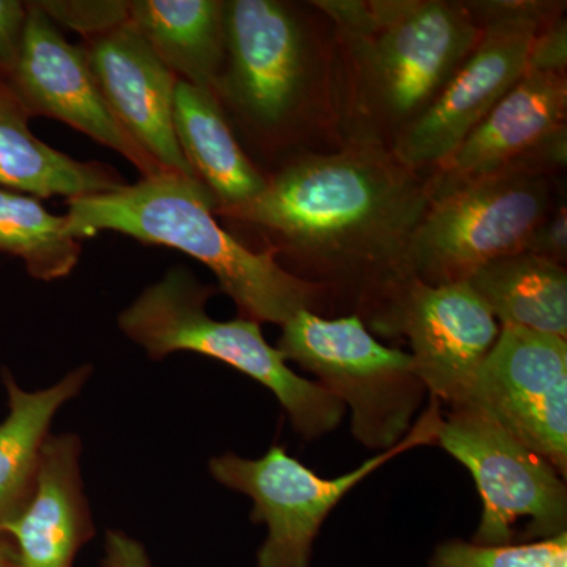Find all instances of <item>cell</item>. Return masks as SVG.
Returning a JSON list of instances; mask_svg holds the SVG:
<instances>
[{"label": "cell", "instance_id": "9", "mask_svg": "<svg viewBox=\"0 0 567 567\" xmlns=\"http://www.w3.org/2000/svg\"><path fill=\"white\" fill-rule=\"evenodd\" d=\"M442 420L439 401L434 399L398 445L334 480L317 475L289 456L282 446H271L260 458L226 453L213 457L208 468L224 487L248 495L254 503L252 522L267 525V539L257 554V566L309 567L316 537L333 507L391 458L412 447L435 443Z\"/></svg>", "mask_w": 567, "mask_h": 567}, {"label": "cell", "instance_id": "15", "mask_svg": "<svg viewBox=\"0 0 567 567\" xmlns=\"http://www.w3.org/2000/svg\"><path fill=\"white\" fill-rule=\"evenodd\" d=\"M82 50L107 106L128 136L164 173L197 181L175 137L178 78L132 22L84 39Z\"/></svg>", "mask_w": 567, "mask_h": 567}, {"label": "cell", "instance_id": "22", "mask_svg": "<svg viewBox=\"0 0 567 567\" xmlns=\"http://www.w3.org/2000/svg\"><path fill=\"white\" fill-rule=\"evenodd\" d=\"M0 252L21 259L32 278L55 281L74 270L82 248L65 216L52 215L29 194L0 188Z\"/></svg>", "mask_w": 567, "mask_h": 567}, {"label": "cell", "instance_id": "6", "mask_svg": "<svg viewBox=\"0 0 567 567\" xmlns=\"http://www.w3.org/2000/svg\"><path fill=\"white\" fill-rule=\"evenodd\" d=\"M555 203L547 175L450 178L435 169L434 192L410 246V275L431 286L468 281L487 264L525 252Z\"/></svg>", "mask_w": 567, "mask_h": 567}, {"label": "cell", "instance_id": "12", "mask_svg": "<svg viewBox=\"0 0 567 567\" xmlns=\"http://www.w3.org/2000/svg\"><path fill=\"white\" fill-rule=\"evenodd\" d=\"M462 405L494 417L566 475V339L505 324Z\"/></svg>", "mask_w": 567, "mask_h": 567}, {"label": "cell", "instance_id": "2", "mask_svg": "<svg viewBox=\"0 0 567 567\" xmlns=\"http://www.w3.org/2000/svg\"><path fill=\"white\" fill-rule=\"evenodd\" d=\"M333 33L342 144L391 148L475 50L466 0H315Z\"/></svg>", "mask_w": 567, "mask_h": 567}, {"label": "cell", "instance_id": "26", "mask_svg": "<svg viewBox=\"0 0 567 567\" xmlns=\"http://www.w3.org/2000/svg\"><path fill=\"white\" fill-rule=\"evenodd\" d=\"M525 252L563 265L567 260V205L565 197L557 199L554 208L529 238Z\"/></svg>", "mask_w": 567, "mask_h": 567}, {"label": "cell", "instance_id": "19", "mask_svg": "<svg viewBox=\"0 0 567 567\" xmlns=\"http://www.w3.org/2000/svg\"><path fill=\"white\" fill-rule=\"evenodd\" d=\"M128 21L178 80L215 93L226 63L223 0H136Z\"/></svg>", "mask_w": 567, "mask_h": 567}, {"label": "cell", "instance_id": "16", "mask_svg": "<svg viewBox=\"0 0 567 567\" xmlns=\"http://www.w3.org/2000/svg\"><path fill=\"white\" fill-rule=\"evenodd\" d=\"M81 439L50 435L41 447L35 491L24 511L2 528L17 543L21 567H73L95 536L81 475Z\"/></svg>", "mask_w": 567, "mask_h": 567}, {"label": "cell", "instance_id": "30", "mask_svg": "<svg viewBox=\"0 0 567 567\" xmlns=\"http://www.w3.org/2000/svg\"><path fill=\"white\" fill-rule=\"evenodd\" d=\"M547 567H567V548H565V550L558 551V554L555 555V558L551 559L550 565Z\"/></svg>", "mask_w": 567, "mask_h": 567}, {"label": "cell", "instance_id": "3", "mask_svg": "<svg viewBox=\"0 0 567 567\" xmlns=\"http://www.w3.org/2000/svg\"><path fill=\"white\" fill-rule=\"evenodd\" d=\"M226 63L215 95L230 125L271 158L341 147L333 33L311 6L227 0Z\"/></svg>", "mask_w": 567, "mask_h": 567}, {"label": "cell", "instance_id": "13", "mask_svg": "<svg viewBox=\"0 0 567 567\" xmlns=\"http://www.w3.org/2000/svg\"><path fill=\"white\" fill-rule=\"evenodd\" d=\"M20 62L7 82L31 117L66 123L111 151L121 153L142 177L164 171L122 128L104 100L82 47H74L44 13L28 2Z\"/></svg>", "mask_w": 567, "mask_h": 567}, {"label": "cell", "instance_id": "25", "mask_svg": "<svg viewBox=\"0 0 567 567\" xmlns=\"http://www.w3.org/2000/svg\"><path fill=\"white\" fill-rule=\"evenodd\" d=\"M28 14V2L0 0V81L6 84L20 62Z\"/></svg>", "mask_w": 567, "mask_h": 567}, {"label": "cell", "instance_id": "21", "mask_svg": "<svg viewBox=\"0 0 567 567\" xmlns=\"http://www.w3.org/2000/svg\"><path fill=\"white\" fill-rule=\"evenodd\" d=\"M499 327H518L537 333L567 336V271L529 252L502 257L470 276Z\"/></svg>", "mask_w": 567, "mask_h": 567}, {"label": "cell", "instance_id": "11", "mask_svg": "<svg viewBox=\"0 0 567 567\" xmlns=\"http://www.w3.org/2000/svg\"><path fill=\"white\" fill-rule=\"evenodd\" d=\"M368 324L382 334L405 336L425 390L453 406L464 404L502 330L468 282L431 286L415 278L388 295Z\"/></svg>", "mask_w": 567, "mask_h": 567}, {"label": "cell", "instance_id": "28", "mask_svg": "<svg viewBox=\"0 0 567 567\" xmlns=\"http://www.w3.org/2000/svg\"><path fill=\"white\" fill-rule=\"evenodd\" d=\"M103 567H155L144 546L125 533L111 529L104 540Z\"/></svg>", "mask_w": 567, "mask_h": 567}, {"label": "cell", "instance_id": "8", "mask_svg": "<svg viewBox=\"0 0 567 567\" xmlns=\"http://www.w3.org/2000/svg\"><path fill=\"white\" fill-rule=\"evenodd\" d=\"M466 2L483 35L435 102L390 148L412 169H436L461 147L524 76L537 33L566 11V2L555 0Z\"/></svg>", "mask_w": 567, "mask_h": 567}, {"label": "cell", "instance_id": "24", "mask_svg": "<svg viewBox=\"0 0 567 567\" xmlns=\"http://www.w3.org/2000/svg\"><path fill=\"white\" fill-rule=\"evenodd\" d=\"M39 6L52 21L81 32L84 39L128 21L130 2H39Z\"/></svg>", "mask_w": 567, "mask_h": 567}, {"label": "cell", "instance_id": "20", "mask_svg": "<svg viewBox=\"0 0 567 567\" xmlns=\"http://www.w3.org/2000/svg\"><path fill=\"white\" fill-rule=\"evenodd\" d=\"M92 374V365L84 364L40 391H24L10 372L3 374L10 412L0 423V529L28 506L52 420L66 402L80 395Z\"/></svg>", "mask_w": 567, "mask_h": 567}, {"label": "cell", "instance_id": "14", "mask_svg": "<svg viewBox=\"0 0 567 567\" xmlns=\"http://www.w3.org/2000/svg\"><path fill=\"white\" fill-rule=\"evenodd\" d=\"M566 163V73L527 70L436 171L450 178L551 177L565 169Z\"/></svg>", "mask_w": 567, "mask_h": 567}, {"label": "cell", "instance_id": "27", "mask_svg": "<svg viewBox=\"0 0 567 567\" xmlns=\"http://www.w3.org/2000/svg\"><path fill=\"white\" fill-rule=\"evenodd\" d=\"M567 20L565 14L537 33L528 55V69L546 73H566Z\"/></svg>", "mask_w": 567, "mask_h": 567}, {"label": "cell", "instance_id": "5", "mask_svg": "<svg viewBox=\"0 0 567 567\" xmlns=\"http://www.w3.org/2000/svg\"><path fill=\"white\" fill-rule=\"evenodd\" d=\"M215 293L216 287L200 282L188 268H171L122 311L118 328L153 361L193 352L251 377L276 395L305 439L333 431L344 404L319 383L295 374L286 357L265 341L260 323L244 317L212 319L207 303Z\"/></svg>", "mask_w": 567, "mask_h": 567}, {"label": "cell", "instance_id": "17", "mask_svg": "<svg viewBox=\"0 0 567 567\" xmlns=\"http://www.w3.org/2000/svg\"><path fill=\"white\" fill-rule=\"evenodd\" d=\"M174 130L183 156L215 199V212L240 207L264 192L267 174L241 147L215 93L178 80Z\"/></svg>", "mask_w": 567, "mask_h": 567}, {"label": "cell", "instance_id": "4", "mask_svg": "<svg viewBox=\"0 0 567 567\" xmlns=\"http://www.w3.org/2000/svg\"><path fill=\"white\" fill-rule=\"evenodd\" d=\"M66 226L76 240L117 233L144 245L166 246L199 260L233 298L238 317L282 327L312 311L327 293L298 278L271 249H252L216 219V203L199 181L162 173L115 192L66 200Z\"/></svg>", "mask_w": 567, "mask_h": 567}, {"label": "cell", "instance_id": "1", "mask_svg": "<svg viewBox=\"0 0 567 567\" xmlns=\"http://www.w3.org/2000/svg\"><path fill=\"white\" fill-rule=\"evenodd\" d=\"M435 186L390 148L342 144L279 163L252 200L216 210L249 227L289 274L369 319L412 279L409 251Z\"/></svg>", "mask_w": 567, "mask_h": 567}, {"label": "cell", "instance_id": "23", "mask_svg": "<svg viewBox=\"0 0 567 567\" xmlns=\"http://www.w3.org/2000/svg\"><path fill=\"white\" fill-rule=\"evenodd\" d=\"M567 548V535L507 546L446 540L435 548L431 567H547Z\"/></svg>", "mask_w": 567, "mask_h": 567}, {"label": "cell", "instance_id": "29", "mask_svg": "<svg viewBox=\"0 0 567 567\" xmlns=\"http://www.w3.org/2000/svg\"><path fill=\"white\" fill-rule=\"evenodd\" d=\"M0 567H21L17 543L2 529H0Z\"/></svg>", "mask_w": 567, "mask_h": 567}, {"label": "cell", "instance_id": "7", "mask_svg": "<svg viewBox=\"0 0 567 567\" xmlns=\"http://www.w3.org/2000/svg\"><path fill=\"white\" fill-rule=\"evenodd\" d=\"M276 349L350 406L354 439L372 450L398 445L423 401L412 354L377 341L360 316L298 312L282 324Z\"/></svg>", "mask_w": 567, "mask_h": 567}, {"label": "cell", "instance_id": "18", "mask_svg": "<svg viewBox=\"0 0 567 567\" xmlns=\"http://www.w3.org/2000/svg\"><path fill=\"white\" fill-rule=\"evenodd\" d=\"M31 115L0 81V188L29 196H95L126 185L107 164L78 162L32 133Z\"/></svg>", "mask_w": 567, "mask_h": 567}, {"label": "cell", "instance_id": "10", "mask_svg": "<svg viewBox=\"0 0 567 567\" xmlns=\"http://www.w3.org/2000/svg\"><path fill=\"white\" fill-rule=\"evenodd\" d=\"M436 443L468 468L483 498L473 543L514 544L522 518H528V537L544 540L566 533L567 491L561 473L494 417L472 405L453 406L440 423Z\"/></svg>", "mask_w": 567, "mask_h": 567}]
</instances>
